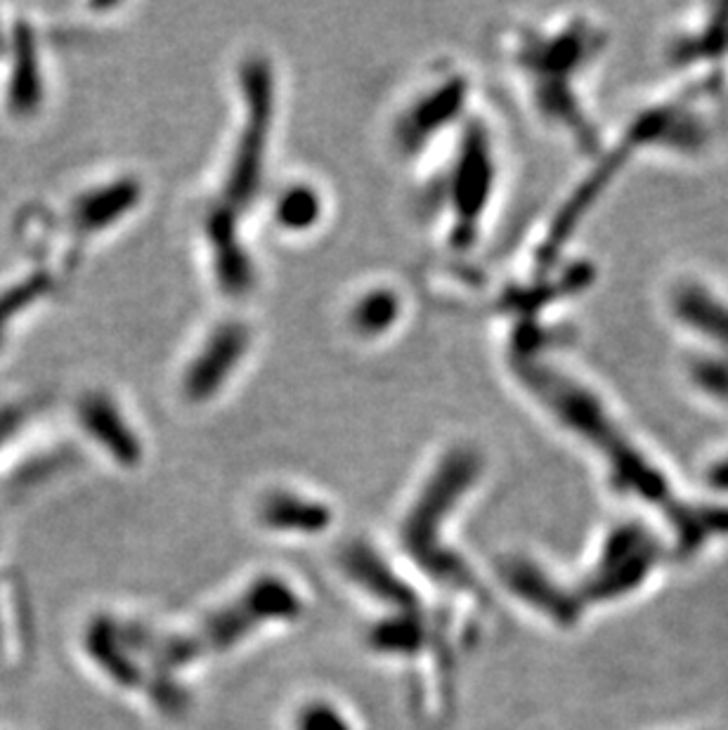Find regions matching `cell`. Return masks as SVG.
<instances>
[{
    "instance_id": "cell-1",
    "label": "cell",
    "mask_w": 728,
    "mask_h": 730,
    "mask_svg": "<svg viewBox=\"0 0 728 730\" xmlns=\"http://www.w3.org/2000/svg\"><path fill=\"white\" fill-rule=\"evenodd\" d=\"M301 612L298 596L280 579H260L251 591H246L237 603H232L211 615L203 626L189 636H173L154 646V655L162 667L178 669L197 660L201 655L221 652L235 646L246 634L272 620H291Z\"/></svg>"
},
{
    "instance_id": "cell-2",
    "label": "cell",
    "mask_w": 728,
    "mask_h": 730,
    "mask_svg": "<svg viewBox=\"0 0 728 730\" xmlns=\"http://www.w3.org/2000/svg\"><path fill=\"white\" fill-rule=\"evenodd\" d=\"M457 455L459 457L445 463L441 475L433 480L426 494L421 496L414 514L407 518L402 542L407 551L412 553V558L424 567L428 575L447 584H457V587H466V584H471V575L466 573L459 558L447 556V553H441L438 546H435V534H438L447 510L453 508L459 494L469 487L473 475L478 473L473 457H469L471 451H457Z\"/></svg>"
},
{
    "instance_id": "cell-3",
    "label": "cell",
    "mask_w": 728,
    "mask_h": 730,
    "mask_svg": "<svg viewBox=\"0 0 728 730\" xmlns=\"http://www.w3.org/2000/svg\"><path fill=\"white\" fill-rule=\"evenodd\" d=\"M658 546L636 525L618 528L603 546V556L589 579V591L596 598H613L634 589L650 573Z\"/></svg>"
},
{
    "instance_id": "cell-4",
    "label": "cell",
    "mask_w": 728,
    "mask_h": 730,
    "mask_svg": "<svg viewBox=\"0 0 728 730\" xmlns=\"http://www.w3.org/2000/svg\"><path fill=\"white\" fill-rule=\"evenodd\" d=\"M669 303L681 327L728 355V298L707 284L681 282L669 296Z\"/></svg>"
},
{
    "instance_id": "cell-5",
    "label": "cell",
    "mask_w": 728,
    "mask_h": 730,
    "mask_svg": "<svg viewBox=\"0 0 728 730\" xmlns=\"http://www.w3.org/2000/svg\"><path fill=\"white\" fill-rule=\"evenodd\" d=\"M502 577L508 589L518 593L522 601L532 603L537 610H542L547 615L561 622L573 620L575 608L571 605V598H567L535 563L518 558L506 561L502 565Z\"/></svg>"
},
{
    "instance_id": "cell-6",
    "label": "cell",
    "mask_w": 728,
    "mask_h": 730,
    "mask_svg": "<svg viewBox=\"0 0 728 730\" xmlns=\"http://www.w3.org/2000/svg\"><path fill=\"white\" fill-rule=\"evenodd\" d=\"M343 565L348 575L362 584L364 589L381 598V601L402 608L404 612L416 608L414 593L407 589L404 584L390 573V567L384 561H378V556H374L367 546H351V551H345Z\"/></svg>"
},
{
    "instance_id": "cell-7",
    "label": "cell",
    "mask_w": 728,
    "mask_h": 730,
    "mask_svg": "<svg viewBox=\"0 0 728 730\" xmlns=\"http://www.w3.org/2000/svg\"><path fill=\"white\" fill-rule=\"evenodd\" d=\"M263 520L270 528L284 532H322L331 516L327 506L296 499V496H272L263 506Z\"/></svg>"
},
{
    "instance_id": "cell-8",
    "label": "cell",
    "mask_w": 728,
    "mask_h": 730,
    "mask_svg": "<svg viewBox=\"0 0 728 730\" xmlns=\"http://www.w3.org/2000/svg\"><path fill=\"white\" fill-rule=\"evenodd\" d=\"M421 644H424V626L410 615L378 624L372 632V646L384 652H414Z\"/></svg>"
},
{
    "instance_id": "cell-9",
    "label": "cell",
    "mask_w": 728,
    "mask_h": 730,
    "mask_svg": "<svg viewBox=\"0 0 728 730\" xmlns=\"http://www.w3.org/2000/svg\"><path fill=\"white\" fill-rule=\"evenodd\" d=\"M693 384L703 392H712L717 398H728V357H709L697 362L693 372Z\"/></svg>"
},
{
    "instance_id": "cell-10",
    "label": "cell",
    "mask_w": 728,
    "mask_h": 730,
    "mask_svg": "<svg viewBox=\"0 0 728 730\" xmlns=\"http://www.w3.org/2000/svg\"><path fill=\"white\" fill-rule=\"evenodd\" d=\"M296 730H353L341 711L329 705H310L301 709Z\"/></svg>"
},
{
    "instance_id": "cell-11",
    "label": "cell",
    "mask_w": 728,
    "mask_h": 730,
    "mask_svg": "<svg viewBox=\"0 0 728 730\" xmlns=\"http://www.w3.org/2000/svg\"><path fill=\"white\" fill-rule=\"evenodd\" d=\"M709 478H712V483H715L719 490H728V457L721 459L715 466V469H712Z\"/></svg>"
}]
</instances>
